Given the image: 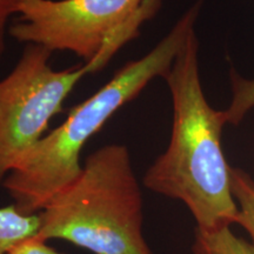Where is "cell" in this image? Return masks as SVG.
Returning <instances> with one entry per match:
<instances>
[{
    "label": "cell",
    "instance_id": "ba28073f",
    "mask_svg": "<svg viewBox=\"0 0 254 254\" xmlns=\"http://www.w3.org/2000/svg\"><path fill=\"white\" fill-rule=\"evenodd\" d=\"M232 193L238 205L236 224L249 232L254 240V182L239 168L231 167Z\"/></svg>",
    "mask_w": 254,
    "mask_h": 254
},
{
    "label": "cell",
    "instance_id": "8fae6325",
    "mask_svg": "<svg viewBox=\"0 0 254 254\" xmlns=\"http://www.w3.org/2000/svg\"><path fill=\"white\" fill-rule=\"evenodd\" d=\"M49 241H44L38 237L25 240L11 250L7 254H63L53 247H51Z\"/></svg>",
    "mask_w": 254,
    "mask_h": 254
},
{
    "label": "cell",
    "instance_id": "52a82bcc",
    "mask_svg": "<svg viewBox=\"0 0 254 254\" xmlns=\"http://www.w3.org/2000/svg\"><path fill=\"white\" fill-rule=\"evenodd\" d=\"M193 254H254V244L241 239L231 226L206 231L195 228Z\"/></svg>",
    "mask_w": 254,
    "mask_h": 254
},
{
    "label": "cell",
    "instance_id": "30bf717a",
    "mask_svg": "<svg viewBox=\"0 0 254 254\" xmlns=\"http://www.w3.org/2000/svg\"><path fill=\"white\" fill-rule=\"evenodd\" d=\"M20 0H0V57L5 50L6 31L9 20L17 15Z\"/></svg>",
    "mask_w": 254,
    "mask_h": 254
},
{
    "label": "cell",
    "instance_id": "9c48e42d",
    "mask_svg": "<svg viewBox=\"0 0 254 254\" xmlns=\"http://www.w3.org/2000/svg\"><path fill=\"white\" fill-rule=\"evenodd\" d=\"M232 100L230 106L222 111L226 124H239L254 107V79L232 77Z\"/></svg>",
    "mask_w": 254,
    "mask_h": 254
},
{
    "label": "cell",
    "instance_id": "7a4b0ae2",
    "mask_svg": "<svg viewBox=\"0 0 254 254\" xmlns=\"http://www.w3.org/2000/svg\"><path fill=\"white\" fill-rule=\"evenodd\" d=\"M202 0L178 20L170 33L142 58L128 62L103 87L75 106L62 125L45 134L5 178L2 187L18 209L37 214L82 172L85 145L124 105L153 79L165 78L189 34L194 30Z\"/></svg>",
    "mask_w": 254,
    "mask_h": 254
},
{
    "label": "cell",
    "instance_id": "6da1fadb",
    "mask_svg": "<svg viewBox=\"0 0 254 254\" xmlns=\"http://www.w3.org/2000/svg\"><path fill=\"white\" fill-rule=\"evenodd\" d=\"M198 39L193 30L165 75L173 104L167 150L142 177L152 192L185 204L196 228L217 230L236 224L231 167L221 147L226 125L222 111L206 100L199 75Z\"/></svg>",
    "mask_w": 254,
    "mask_h": 254
},
{
    "label": "cell",
    "instance_id": "277c9868",
    "mask_svg": "<svg viewBox=\"0 0 254 254\" xmlns=\"http://www.w3.org/2000/svg\"><path fill=\"white\" fill-rule=\"evenodd\" d=\"M161 0H20L13 39L51 52H71L98 71L139 28Z\"/></svg>",
    "mask_w": 254,
    "mask_h": 254
},
{
    "label": "cell",
    "instance_id": "8992f818",
    "mask_svg": "<svg viewBox=\"0 0 254 254\" xmlns=\"http://www.w3.org/2000/svg\"><path fill=\"white\" fill-rule=\"evenodd\" d=\"M39 226V213H24L13 202L0 207V254H7L23 241L37 237Z\"/></svg>",
    "mask_w": 254,
    "mask_h": 254
},
{
    "label": "cell",
    "instance_id": "3957f363",
    "mask_svg": "<svg viewBox=\"0 0 254 254\" xmlns=\"http://www.w3.org/2000/svg\"><path fill=\"white\" fill-rule=\"evenodd\" d=\"M38 238L92 254H154L144 236V201L125 145L88 155L77 180L39 212Z\"/></svg>",
    "mask_w": 254,
    "mask_h": 254
},
{
    "label": "cell",
    "instance_id": "5b68a950",
    "mask_svg": "<svg viewBox=\"0 0 254 254\" xmlns=\"http://www.w3.org/2000/svg\"><path fill=\"white\" fill-rule=\"evenodd\" d=\"M52 52L26 45L14 68L0 80V184L45 136L50 120L87 73L88 64L56 71Z\"/></svg>",
    "mask_w": 254,
    "mask_h": 254
}]
</instances>
